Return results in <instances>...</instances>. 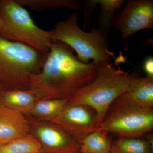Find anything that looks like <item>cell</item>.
Segmentation results:
<instances>
[{
	"instance_id": "obj_3",
	"label": "cell",
	"mask_w": 153,
	"mask_h": 153,
	"mask_svg": "<svg viewBox=\"0 0 153 153\" xmlns=\"http://www.w3.org/2000/svg\"><path fill=\"white\" fill-rule=\"evenodd\" d=\"M79 19L78 14L73 13L65 20L57 22L52 30V41L71 47L82 63H89L91 60L99 66L111 63L114 54L110 50L108 35L99 28L85 32L79 28Z\"/></svg>"
},
{
	"instance_id": "obj_15",
	"label": "cell",
	"mask_w": 153,
	"mask_h": 153,
	"mask_svg": "<svg viewBox=\"0 0 153 153\" xmlns=\"http://www.w3.org/2000/svg\"><path fill=\"white\" fill-rule=\"evenodd\" d=\"M97 6L100 5L101 10L99 15L98 25L108 35L112 27L116 18L120 13L124 3L123 0H94Z\"/></svg>"
},
{
	"instance_id": "obj_1",
	"label": "cell",
	"mask_w": 153,
	"mask_h": 153,
	"mask_svg": "<svg viewBox=\"0 0 153 153\" xmlns=\"http://www.w3.org/2000/svg\"><path fill=\"white\" fill-rule=\"evenodd\" d=\"M73 52L66 44L53 41L41 71L30 80L29 89L40 99L69 100L95 78L99 66L93 62L82 63Z\"/></svg>"
},
{
	"instance_id": "obj_21",
	"label": "cell",
	"mask_w": 153,
	"mask_h": 153,
	"mask_svg": "<svg viewBox=\"0 0 153 153\" xmlns=\"http://www.w3.org/2000/svg\"><path fill=\"white\" fill-rule=\"evenodd\" d=\"M7 90V88L1 81L0 80V95L5 91Z\"/></svg>"
},
{
	"instance_id": "obj_20",
	"label": "cell",
	"mask_w": 153,
	"mask_h": 153,
	"mask_svg": "<svg viewBox=\"0 0 153 153\" xmlns=\"http://www.w3.org/2000/svg\"><path fill=\"white\" fill-rule=\"evenodd\" d=\"M5 33V24L2 17L0 15V36L4 37Z\"/></svg>"
},
{
	"instance_id": "obj_14",
	"label": "cell",
	"mask_w": 153,
	"mask_h": 153,
	"mask_svg": "<svg viewBox=\"0 0 153 153\" xmlns=\"http://www.w3.org/2000/svg\"><path fill=\"white\" fill-rule=\"evenodd\" d=\"M41 143L32 135L19 137L0 146V153H43Z\"/></svg>"
},
{
	"instance_id": "obj_5",
	"label": "cell",
	"mask_w": 153,
	"mask_h": 153,
	"mask_svg": "<svg viewBox=\"0 0 153 153\" xmlns=\"http://www.w3.org/2000/svg\"><path fill=\"white\" fill-rule=\"evenodd\" d=\"M153 108L143 107L123 94L109 107L99 130L122 137H141L152 131Z\"/></svg>"
},
{
	"instance_id": "obj_17",
	"label": "cell",
	"mask_w": 153,
	"mask_h": 153,
	"mask_svg": "<svg viewBox=\"0 0 153 153\" xmlns=\"http://www.w3.org/2000/svg\"><path fill=\"white\" fill-rule=\"evenodd\" d=\"M68 100L67 99L39 100L31 113L39 117L52 120L63 111L68 105Z\"/></svg>"
},
{
	"instance_id": "obj_12",
	"label": "cell",
	"mask_w": 153,
	"mask_h": 153,
	"mask_svg": "<svg viewBox=\"0 0 153 153\" xmlns=\"http://www.w3.org/2000/svg\"><path fill=\"white\" fill-rule=\"evenodd\" d=\"M126 93L141 106L153 108V78L135 76Z\"/></svg>"
},
{
	"instance_id": "obj_4",
	"label": "cell",
	"mask_w": 153,
	"mask_h": 153,
	"mask_svg": "<svg viewBox=\"0 0 153 153\" xmlns=\"http://www.w3.org/2000/svg\"><path fill=\"white\" fill-rule=\"evenodd\" d=\"M48 53L0 36V80L8 90H27Z\"/></svg>"
},
{
	"instance_id": "obj_16",
	"label": "cell",
	"mask_w": 153,
	"mask_h": 153,
	"mask_svg": "<svg viewBox=\"0 0 153 153\" xmlns=\"http://www.w3.org/2000/svg\"><path fill=\"white\" fill-rule=\"evenodd\" d=\"M114 148L120 153H153L152 140L141 137H122L112 142Z\"/></svg>"
},
{
	"instance_id": "obj_9",
	"label": "cell",
	"mask_w": 153,
	"mask_h": 153,
	"mask_svg": "<svg viewBox=\"0 0 153 153\" xmlns=\"http://www.w3.org/2000/svg\"><path fill=\"white\" fill-rule=\"evenodd\" d=\"M36 131L44 152L79 153L78 140L56 125H38Z\"/></svg>"
},
{
	"instance_id": "obj_13",
	"label": "cell",
	"mask_w": 153,
	"mask_h": 153,
	"mask_svg": "<svg viewBox=\"0 0 153 153\" xmlns=\"http://www.w3.org/2000/svg\"><path fill=\"white\" fill-rule=\"evenodd\" d=\"M79 153H109L112 148V142L103 131L91 133L78 140Z\"/></svg>"
},
{
	"instance_id": "obj_18",
	"label": "cell",
	"mask_w": 153,
	"mask_h": 153,
	"mask_svg": "<svg viewBox=\"0 0 153 153\" xmlns=\"http://www.w3.org/2000/svg\"><path fill=\"white\" fill-rule=\"evenodd\" d=\"M21 5L27 6L35 11H44L60 7L75 11L82 10L77 0H16Z\"/></svg>"
},
{
	"instance_id": "obj_19",
	"label": "cell",
	"mask_w": 153,
	"mask_h": 153,
	"mask_svg": "<svg viewBox=\"0 0 153 153\" xmlns=\"http://www.w3.org/2000/svg\"><path fill=\"white\" fill-rule=\"evenodd\" d=\"M145 73L148 77L153 78V57L149 56L146 58L143 64Z\"/></svg>"
},
{
	"instance_id": "obj_22",
	"label": "cell",
	"mask_w": 153,
	"mask_h": 153,
	"mask_svg": "<svg viewBox=\"0 0 153 153\" xmlns=\"http://www.w3.org/2000/svg\"><path fill=\"white\" fill-rule=\"evenodd\" d=\"M109 153H120L119 152H118L117 150L115 149L112 146V148H111V150L110 152Z\"/></svg>"
},
{
	"instance_id": "obj_2",
	"label": "cell",
	"mask_w": 153,
	"mask_h": 153,
	"mask_svg": "<svg viewBox=\"0 0 153 153\" xmlns=\"http://www.w3.org/2000/svg\"><path fill=\"white\" fill-rule=\"evenodd\" d=\"M135 76L120 66L115 68L111 63L100 65L95 78L77 91L69 99L68 104L84 105L91 108L100 124L113 102L126 92Z\"/></svg>"
},
{
	"instance_id": "obj_11",
	"label": "cell",
	"mask_w": 153,
	"mask_h": 153,
	"mask_svg": "<svg viewBox=\"0 0 153 153\" xmlns=\"http://www.w3.org/2000/svg\"><path fill=\"white\" fill-rule=\"evenodd\" d=\"M39 100L40 98L38 94L30 89H7L0 95V101L23 114L31 113L36 102Z\"/></svg>"
},
{
	"instance_id": "obj_8",
	"label": "cell",
	"mask_w": 153,
	"mask_h": 153,
	"mask_svg": "<svg viewBox=\"0 0 153 153\" xmlns=\"http://www.w3.org/2000/svg\"><path fill=\"white\" fill-rule=\"evenodd\" d=\"M56 126L78 140L99 130L96 113L91 108L81 104H68L60 114L51 120Z\"/></svg>"
},
{
	"instance_id": "obj_6",
	"label": "cell",
	"mask_w": 153,
	"mask_h": 153,
	"mask_svg": "<svg viewBox=\"0 0 153 153\" xmlns=\"http://www.w3.org/2000/svg\"><path fill=\"white\" fill-rule=\"evenodd\" d=\"M0 15L6 26L4 38L20 42L39 52L48 53L52 42V30L38 27L30 13L16 0L0 1Z\"/></svg>"
},
{
	"instance_id": "obj_7",
	"label": "cell",
	"mask_w": 153,
	"mask_h": 153,
	"mask_svg": "<svg viewBox=\"0 0 153 153\" xmlns=\"http://www.w3.org/2000/svg\"><path fill=\"white\" fill-rule=\"evenodd\" d=\"M122 40L137 32L153 29L152 0H128L115 20L113 27Z\"/></svg>"
},
{
	"instance_id": "obj_23",
	"label": "cell",
	"mask_w": 153,
	"mask_h": 153,
	"mask_svg": "<svg viewBox=\"0 0 153 153\" xmlns=\"http://www.w3.org/2000/svg\"><path fill=\"white\" fill-rule=\"evenodd\" d=\"M1 143H0V146H1Z\"/></svg>"
},
{
	"instance_id": "obj_10",
	"label": "cell",
	"mask_w": 153,
	"mask_h": 153,
	"mask_svg": "<svg viewBox=\"0 0 153 153\" xmlns=\"http://www.w3.org/2000/svg\"><path fill=\"white\" fill-rule=\"evenodd\" d=\"M30 127L24 114L0 101V143L4 144L29 134Z\"/></svg>"
}]
</instances>
